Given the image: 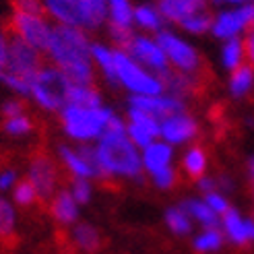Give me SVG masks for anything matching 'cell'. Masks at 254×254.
<instances>
[{
	"instance_id": "obj_1",
	"label": "cell",
	"mask_w": 254,
	"mask_h": 254,
	"mask_svg": "<svg viewBox=\"0 0 254 254\" xmlns=\"http://www.w3.org/2000/svg\"><path fill=\"white\" fill-rule=\"evenodd\" d=\"M48 54L72 85L93 87L91 46L85 33L72 25H56L50 37Z\"/></svg>"
},
{
	"instance_id": "obj_2",
	"label": "cell",
	"mask_w": 254,
	"mask_h": 254,
	"mask_svg": "<svg viewBox=\"0 0 254 254\" xmlns=\"http://www.w3.org/2000/svg\"><path fill=\"white\" fill-rule=\"evenodd\" d=\"M97 155L101 166L110 174H120V176L141 174V159H138V153L134 151V145L124 134V124L114 116L110 118L104 134H101Z\"/></svg>"
},
{
	"instance_id": "obj_3",
	"label": "cell",
	"mask_w": 254,
	"mask_h": 254,
	"mask_svg": "<svg viewBox=\"0 0 254 254\" xmlns=\"http://www.w3.org/2000/svg\"><path fill=\"white\" fill-rule=\"evenodd\" d=\"M44 68L40 50H35L21 37L12 35L8 42V62L6 68L0 74V81L6 83L10 89H15L21 95H31V87L35 74Z\"/></svg>"
},
{
	"instance_id": "obj_4",
	"label": "cell",
	"mask_w": 254,
	"mask_h": 254,
	"mask_svg": "<svg viewBox=\"0 0 254 254\" xmlns=\"http://www.w3.org/2000/svg\"><path fill=\"white\" fill-rule=\"evenodd\" d=\"M114 114L110 110L101 108H83L66 104L62 108V126L64 130L79 141H89V138L101 136L106 130V124Z\"/></svg>"
},
{
	"instance_id": "obj_5",
	"label": "cell",
	"mask_w": 254,
	"mask_h": 254,
	"mask_svg": "<svg viewBox=\"0 0 254 254\" xmlns=\"http://www.w3.org/2000/svg\"><path fill=\"white\" fill-rule=\"evenodd\" d=\"M70 87H72V83L66 79V74L58 66H44L35 74L31 95L42 108L56 112L68 104Z\"/></svg>"
},
{
	"instance_id": "obj_6",
	"label": "cell",
	"mask_w": 254,
	"mask_h": 254,
	"mask_svg": "<svg viewBox=\"0 0 254 254\" xmlns=\"http://www.w3.org/2000/svg\"><path fill=\"white\" fill-rule=\"evenodd\" d=\"M112 56H114V66H116L118 79L130 91H134L136 95H159L163 91V85L159 83V79H153L143 68H138L126 52L116 50V52H112Z\"/></svg>"
},
{
	"instance_id": "obj_7",
	"label": "cell",
	"mask_w": 254,
	"mask_h": 254,
	"mask_svg": "<svg viewBox=\"0 0 254 254\" xmlns=\"http://www.w3.org/2000/svg\"><path fill=\"white\" fill-rule=\"evenodd\" d=\"M10 31L12 35L21 37L23 42H27L40 52H48L50 37H52V27L46 23L44 15H29V12H19L10 19Z\"/></svg>"
},
{
	"instance_id": "obj_8",
	"label": "cell",
	"mask_w": 254,
	"mask_h": 254,
	"mask_svg": "<svg viewBox=\"0 0 254 254\" xmlns=\"http://www.w3.org/2000/svg\"><path fill=\"white\" fill-rule=\"evenodd\" d=\"M29 180L37 190V196L42 200H48L52 196L54 188H56V180H58V174H56V166L54 161L50 159L46 153H35L31 157L29 163Z\"/></svg>"
},
{
	"instance_id": "obj_9",
	"label": "cell",
	"mask_w": 254,
	"mask_h": 254,
	"mask_svg": "<svg viewBox=\"0 0 254 254\" xmlns=\"http://www.w3.org/2000/svg\"><path fill=\"white\" fill-rule=\"evenodd\" d=\"M157 44L159 48L166 52V56L172 58L174 64L180 68L182 72H194L198 66V56L188 44H184L182 40H178L176 35H172L170 31H159L157 35Z\"/></svg>"
},
{
	"instance_id": "obj_10",
	"label": "cell",
	"mask_w": 254,
	"mask_h": 254,
	"mask_svg": "<svg viewBox=\"0 0 254 254\" xmlns=\"http://www.w3.org/2000/svg\"><path fill=\"white\" fill-rule=\"evenodd\" d=\"M44 8L48 15L58 19L62 25L89 29V19L83 0H44Z\"/></svg>"
},
{
	"instance_id": "obj_11",
	"label": "cell",
	"mask_w": 254,
	"mask_h": 254,
	"mask_svg": "<svg viewBox=\"0 0 254 254\" xmlns=\"http://www.w3.org/2000/svg\"><path fill=\"white\" fill-rule=\"evenodd\" d=\"M132 108L151 114L153 118H170L184 112V101L180 97H159V95H134L130 99Z\"/></svg>"
},
{
	"instance_id": "obj_12",
	"label": "cell",
	"mask_w": 254,
	"mask_h": 254,
	"mask_svg": "<svg viewBox=\"0 0 254 254\" xmlns=\"http://www.w3.org/2000/svg\"><path fill=\"white\" fill-rule=\"evenodd\" d=\"M254 19V4H246L238 10L232 12H223L215 19L213 25V31L217 37H234L242 27H246L248 23H252Z\"/></svg>"
},
{
	"instance_id": "obj_13",
	"label": "cell",
	"mask_w": 254,
	"mask_h": 254,
	"mask_svg": "<svg viewBox=\"0 0 254 254\" xmlns=\"http://www.w3.org/2000/svg\"><path fill=\"white\" fill-rule=\"evenodd\" d=\"M159 130L170 143H184L196 134V122L190 116H184V114H176V116L163 120Z\"/></svg>"
},
{
	"instance_id": "obj_14",
	"label": "cell",
	"mask_w": 254,
	"mask_h": 254,
	"mask_svg": "<svg viewBox=\"0 0 254 254\" xmlns=\"http://www.w3.org/2000/svg\"><path fill=\"white\" fill-rule=\"evenodd\" d=\"M130 54H134L138 60H143L145 64H149L151 68H155L157 72L168 70V60H166V52L159 48V44H153L147 37H134Z\"/></svg>"
},
{
	"instance_id": "obj_15",
	"label": "cell",
	"mask_w": 254,
	"mask_h": 254,
	"mask_svg": "<svg viewBox=\"0 0 254 254\" xmlns=\"http://www.w3.org/2000/svg\"><path fill=\"white\" fill-rule=\"evenodd\" d=\"M205 10V0H159V12L170 21H178Z\"/></svg>"
},
{
	"instance_id": "obj_16",
	"label": "cell",
	"mask_w": 254,
	"mask_h": 254,
	"mask_svg": "<svg viewBox=\"0 0 254 254\" xmlns=\"http://www.w3.org/2000/svg\"><path fill=\"white\" fill-rule=\"evenodd\" d=\"M79 202L74 200L72 192H68V190H60V192L56 194V198L52 200V215L60 221V223H72L74 219H77L79 215V209H77Z\"/></svg>"
},
{
	"instance_id": "obj_17",
	"label": "cell",
	"mask_w": 254,
	"mask_h": 254,
	"mask_svg": "<svg viewBox=\"0 0 254 254\" xmlns=\"http://www.w3.org/2000/svg\"><path fill=\"white\" fill-rule=\"evenodd\" d=\"M170 159H172V149L168 145H161V143L153 145L151 143L147 147V151H145V166H147V170L151 174L161 170V168H166L170 163Z\"/></svg>"
},
{
	"instance_id": "obj_18",
	"label": "cell",
	"mask_w": 254,
	"mask_h": 254,
	"mask_svg": "<svg viewBox=\"0 0 254 254\" xmlns=\"http://www.w3.org/2000/svg\"><path fill=\"white\" fill-rule=\"evenodd\" d=\"M74 242H77V246L85 252H95L101 244V238H99V232L95 230L93 225L89 223H79L77 227H74Z\"/></svg>"
},
{
	"instance_id": "obj_19",
	"label": "cell",
	"mask_w": 254,
	"mask_h": 254,
	"mask_svg": "<svg viewBox=\"0 0 254 254\" xmlns=\"http://www.w3.org/2000/svg\"><path fill=\"white\" fill-rule=\"evenodd\" d=\"M68 104L83 106V108H99V93L93 87L72 85L70 91H68Z\"/></svg>"
},
{
	"instance_id": "obj_20",
	"label": "cell",
	"mask_w": 254,
	"mask_h": 254,
	"mask_svg": "<svg viewBox=\"0 0 254 254\" xmlns=\"http://www.w3.org/2000/svg\"><path fill=\"white\" fill-rule=\"evenodd\" d=\"M223 225H225V232L230 234V238L234 240L236 244H246V242H248V236H246V221L240 219L238 211L227 209V211L223 213Z\"/></svg>"
},
{
	"instance_id": "obj_21",
	"label": "cell",
	"mask_w": 254,
	"mask_h": 254,
	"mask_svg": "<svg viewBox=\"0 0 254 254\" xmlns=\"http://www.w3.org/2000/svg\"><path fill=\"white\" fill-rule=\"evenodd\" d=\"M60 157H62V161L66 163V168L77 178H91L93 176L91 168L87 166V161L81 157L79 151H72L68 147H60Z\"/></svg>"
},
{
	"instance_id": "obj_22",
	"label": "cell",
	"mask_w": 254,
	"mask_h": 254,
	"mask_svg": "<svg viewBox=\"0 0 254 254\" xmlns=\"http://www.w3.org/2000/svg\"><path fill=\"white\" fill-rule=\"evenodd\" d=\"M184 211L194 215V217L205 223L207 227H217L219 225V219H217V213H215L207 202H198V200H186L184 202Z\"/></svg>"
},
{
	"instance_id": "obj_23",
	"label": "cell",
	"mask_w": 254,
	"mask_h": 254,
	"mask_svg": "<svg viewBox=\"0 0 254 254\" xmlns=\"http://www.w3.org/2000/svg\"><path fill=\"white\" fill-rule=\"evenodd\" d=\"M254 79V70L250 64H240L238 68H234L232 74V93L234 95H244Z\"/></svg>"
},
{
	"instance_id": "obj_24",
	"label": "cell",
	"mask_w": 254,
	"mask_h": 254,
	"mask_svg": "<svg viewBox=\"0 0 254 254\" xmlns=\"http://www.w3.org/2000/svg\"><path fill=\"white\" fill-rule=\"evenodd\" d=\"M91 54H93V58L99 62V66L104 68V72H106V77L112 81V83H118L120 79H118V74H116V66H114V56H112V52L110 50H106L104 46H91Z\"/></svg>"
},
{
	"instance_id": "obj_25",
	"label": "cell",
	"mask_w": 254,
	"mask_h": 254,
	"mask_svg": "<svg viewBox=\"0 0 254 254\" xmlns=\"http://www.w3.org/2000/svg\"><path fill=\"white\" fill-rule=\"evenodd\" d=\"M12 234H15V209L6 198L0 196V238L8 240Z\"/></svg>"
},
{
	"instance_id": "obj_26",
	"label": "cell",
	"mask_w": 254,
	"mask_h": 254,
	"mask_svg": "<svg viewBox=\"0 0 254 254\" xmlns=\"http://www.w3.org/2000/svg\"><path fill=\"white\" fill-rule=\"evenodd\" d=\"M205 166H207V157H205V153H202V149L200 147H192L184 157L186 172L192 178H200L202 172H205Z\"/></svg>"
},
{
	"instance_id": "obj_27",
	"label": "cell",
	"mask_w": 254,
	"mask_h": 254,
	"mask_svg": "<svg viewBox=\"0 0 254 254\" xmlns=\"http://www.w3.org/2000/svg\"><path fill=\"white\" fill-rule=\"evenodd\" d=\"M110 35H112V40L118 44V48L122 50V52H126V54L130 52L132 42H134V35H132L128 25H118V23H112L110 21Z\"/></svg>"
},
{
	"instance_id": "obj_28",
	"label": "cell",
	"mask_w": 254,
	"mask_h": 254,
	"mask_svg": "<svg viewBox=\"0 0 254 254\" xmlns=\"http://www.w3.org/2000/svg\"><path fill=\"white\" fill-rule=\"evenodd\" d=\"M110 2V12H112V23H118V25H128L130 27V21H132V10L128 0H108Z\"/></svg>"
},
{
	"instance_id": "obj_29",
	"label": "cell",
	"mask_w": 254,
	"mask_h": 254,
	"mask_svg": "<svg viewBox=\"0 0 254 254\" xmlns=\"http://www.w3.org/2000/svg\"><path fill=\"white\" fill-rule=\"evenodd\" d=\"M166 221L174 234H188L190 232V219L184 209H170L166 213Z\"/></svg>"
},
{
	"instance_id": "obj_30",
	"label": "cell",
	"mask_w": 254,
	"mask_h": 254,
	"mask_svg": "<svg viewBox=\"0 0 254 254\" xmlns=\"http://www.w3.org/2000/svg\"><path fill=\"white\" fill-rule=\"evenodd\" d=\"M180 25H182L184 29L192 31V33H202V31L209 29L211 25H213V19H211V15H209L207 10H200V12H196V15H190L186 19H182Z\"/></svg>"
},
{
	"instance_id": "obj_31",
	"label": "cell",
	"mask_w": 254,
	"mask_h": 254,
	"mask_svg": "<svg viewBox=\"0 0 254 254\" xmlns=\"http://www.w3.org/2000/svg\"><path fill=\"white\" fill-rule=\"evenodd\" d=\"M37 198H40V196H37V190H35V186L31 184L29 178H27V180H21V182L15 186V200H17V205L29 207V205H33Z\"/></svg>"
},
{
	"instance_id": "obj_32",
	"label": "cell",
	"mask_w": 254,
	"mask_h": 254,
	"mask_svg": "<svg viewBox=\"0 0 254 254\" xmlns=\"http://www.w3.org/2000/svg\"><path fill=\"white\" fill-rule=\"evenodd\" d=\"M221 242H223L221 234H219L217 230H215V227H209V230H207L205 234L196 238L194 248H196L198 252H211V250H217V248L221 246Z\"/></svg>"
},
{
	"instance_id": "obj_33",
	"label": "cell",
	"mask_w": 254,
	"mask_h": 254,
	"mask_svg": "<svg viewBox=\"0 0 254 254\" xmlns=\"http://www.w3.org/2000/svg\"><path fill=\"white\" fill-rule=\"evenodd\" d=\"M134 19L143 25L147 29H159L161 27V19H159V12L151 6H138L134 10Z\"/></svg>"
},
{
	"instance_id": "obj_34",
	"label": "cell",
	"mask_w": 254,
	"mask_h": 254,
	"mask_svg": "<svg viewBox=\"0 0 254 254\" xmlns=\"http://www.w3.org/2000/svg\"><path fill=\"white\" fill-rule=\"evenodd\" d=\"M242 54H244V48L240 40H230V44L225 46V52H223V62L227 68H238L240 62H242Z\"/></svg>"
},
{
	"instance_id": "obj_35",
	"label": "cell",
	"mask_w": 254,
	"mask_h": 254,
	"mask_svg": "<svg viewBox=\"0 0 254 254\" xmlns=\"http://www.w3.org/2000/svg\"><path fill=\"white\" fill-rule=\"evenodd\" d=\"M4 130L8 134H27L31 130V120L25 116V114H21V116H15V118H6Z\"/></svg>"
},
{
	"instance_id": "obj_36",
	"label": "cell",
	"mask_w": 254,
	"mask_h": 254,
	"mask_svg": "<svg viewBox=\"0 0 254 254\" xmlns=\"http://www.w3.org/2000/svg\"><path fill=\"white\" fill-rule=\"evenodd\" d=\"M72 196L77 202H81V205L89 202V198H91V186H89L87 178H77V180L72 182Z\"/></svg>"
},
{
	"instance_id": "obj_37",
	"label": "cell",
	"mask_w": 254,
	"mask_h": 254,
	"mask_svg": "<svg viewBox=\"0 0 254 254\" xmlns=\"http://www.w3.org/2000/svg\"><path fill=\"white\" fill-rule=\"evenodd\" d=\"M128 134H130V141L134 143V145H138V147H149L151 145V141H153V136H151L147 130H143L141 126H136V124H128Z\"/></svg>"
},
{
	"instance_id": "obj_38",
	"label": "cell",
	"mask_w": 254,
	"mask_h": 254,
	"mask_svg": "<svg viewBox=\"0 0 254 254\" xmlns=\"http://www.w3.org/2000/svg\"><path fill=\"white\" fill-rule=\"evenodd\" d=\"M153 178H155V184H157L159 188H170V186L174 184V180H176V174H174L172 168L166 166V168L153 172Z\"/></svg>"
},
{
	"instance_id": "obj_39",
	"label": "cell",
	"mask_w": 254,
	"mask_h": 254,
	"mask_svg": "<svg viewBox=\"0 0 254 254\" xmlns=\"http://www.w3.org/2000/svg\"><path fill=\"white\" fill-rule=\"evenodd\" d=\"M207 205H209L215 213H225L227 209H230L227 200H225L223 196H219L217 192H209V194H207Z\"/></svg>"
},
{
	"instance_id": "obj_40",
	"label": "cell",
	"mask_w": 254,
	"mask_h": 254,
	"mask_svg": "<svg viewBox=\"0 0 254 254\" xmlns=\"http://www.w3.org/2000/svg\"><path fill=\"white\" fill-rule=\"evenodd\" d=\"M6 62H8V40L2 33V29H0V74L6 68Z\"/></svg>"
},
{
	"instance_id": "obj_41",
	"label": "cell",
	"mask_w": 254,
	"mask_h": 254,
	"mask_svg": "<svg viewBox=\"0 0 254 254\" xmlns=\"http://www.w3.org/2000/svg\"><path fill=\"white\" fill-rule=\"evenodd\" d=\"M2 114L6 118L21 116V114H23V104H21V101H6L4 108H2Z\"/></svg>"
},
{
	"instance_id": "obj_42",
	"label": "cell",
	"mask_w": 254,
	"mask_h": 254,
	"mask_svg": "<svg viewBox=\"0 0 254 254\" xmlns=\"http://www.w3.org/2000/svg\"><path fill=\"white\" fill-rule=\"evenodd\" d=\"M242 48H244V54H246V58H248V64L254 68V31L244 40Z\"/></svg>"
},
{
	"instance_id": "obj_43",
	"label": "cell",
	"mask_w": 254,
	"mask_h": 254,
	"mask_svg": "<svg viewBox=\"0 0 254 254\" xmlns=\"http://www.w3.org/2000/svg\"><path fill=\"white\" fill-rule=\"evenodd\" d=\"M15 180H17L15 170H4L0 174V190H8L12 184H15Z\"/></svg>"
},
{
	"instance_id": "obj_44",
	"label": "cell",
	"mask_w": 254,
	"mask_h": 254,
	"mask_svg": "<svg viewBox=\"0 0 254 254\" xmlns=\"http://www.w3.org/2000/svg\"><path fill=\"white\" fill-rule=\"evenodd\" d=\"M200 188L205 190V192H215V182L213 180H200Z\"/></svg>"
},
{
	"instance_id": "obj_45",
	"label": "cell",
	"mask_w": 254,
	"mask_h": 254,
	"mask_svg": "<svg viewBox=\"0 0 254 254\" xmlns=\"http://www.w3.org/2000/svg\"><path fill=\"white\" fill-rule=\"evenodd\" d=\"M215 2H244V0H215Z\"/></svg>"
},
{
	"instance_id": "obj_46",
	"label": "cell",
	"mask_w": 254,
	"mask_h": 254,
	"mask_svg": "<svg viewBox=\"0 0 254 254\" xmlns=\"http://www.w3.org/2000/svg\"><path fill=\"white\" fill-rule=\"evenodd\" d=\"M252 23H254V19H252Z\"/></svg>"
}]
</instances>
